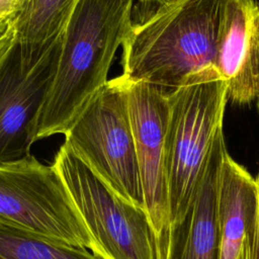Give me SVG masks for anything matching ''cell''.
<instances>
[{
  "label": "cell",
  "mask_w": 259,
  "mask_h": 259,
  "mask_svg": "<svg viewBox=\"0 0 259 259\" xmlns=\"http://www.w3.org/2000/svg\"><path fill=\"white\" fill-rule=\"evenodd\" d=\"M63 33V32H62ZM62 34L30 69H24L14 19L0 46V164L30 155L37 116L53 83Z\"/></svg>",
  "instance_id": "7"
},
{
  "label": "cell",
  "mask_w": 259,
  "mask_h": 259,
  "mask_svg": "<svg viewBox=\"0 0 259 259\" xmlns=\"http://www.w3.org/2000/svg\"><path fill=\"white\" fill-rule=\"evenodd\" d=\"M0 259H102L83 247L0 227Z\"/></svg>",
  "instance_id": "13"
},
{
  "label": "cell",
  "mask_w": 259,
  "mask_h": 259,
  "mask_svg": "<svg viewBox=\"0 0 259 259\" xmlns=\"http://www.w3.org/2000/svg\"><path fill=\"white\" fill-rule=\"evenodd\" d=\"M229 100L249 104L259 96V4L228 0L215 56Z\"/></svg>",
  "instance_id": "10"
},
{
  "label": "cell",
  "mask_w": 259,
  "mask_h": 259,
  "mask_svg": "<svg viewBox=\"0 0 259 259\" xmlns=\"http://www.w3.org/2000/svg\"><path fill=\"white\" fill-rule=\"evenodd\" d=\"M257 181V205L254 218L249 226L247 236L238 259H259V171L255 175Z\"/></svg>",
  "instance_id": "14"
},
{
  "label": "cell",
  "mask_w": 259,
  "mask_h": 259,
  "mask_svg": "<svg viewBox=\"0 0 259 259\" xmlns=\"http://www.w3.org/2000/svg\"><path fill=\"white\" fill-rule=\"evenodd\" d=\"M0 227L95 251L60 174L31 155L0 164Z\"/></svg>",
  "instance_id": "6"
},
{
  "label": "cell",
  "mask_w": 259,
  "mask_h": 259,
  "mask_svg": "<svg viewBox=\"0 0 259 259\" xmlns=\"http://www.w3.org/2000/svg\"><path fill=\"white\" fill-rule=\"evenodd\" d=\"M17 15V0H0V36Z\"/></svg>",
  "instance_id": "15"
},
{
  "label": "cell",
  "mask_w": 259,
  "mask_h": 259,
  "mask_svg": "<svg viewBox=\"0 0 259 259\" xmlns=\"http://www.w3.org/2000/svg\"><path fill=\"white\" fill-rule=\"evenodd\" d=\"M228 0H173L133 24L121 45V76L167 90L215 66Z\"/></svg>",
  "instance_id": "2"
},
{
  "label": "cell",
  "mask_w": 259,
  "mask_h": 259,
  "mask_svg": "<svg viewBox=\"0 0 259 259\" xmlns=\"http://www.w3.org/2000/svg\"><path fill=\"white\" fill-rule=\"evenodd\" d=\"M227 153L221 128L212 140L186 215L170 227L165 259H221L218 188Z\"/></svg>",
  "instance_id": "9"
},
{
  "label": "cell",
  "mask_w": 259,
  "mask_h": 259,
  "mask_svg": "<svg viewBox=\"0 0 259 259\" xmlns=\"http://www.w3.org/2000/svg\"><path fill=\"white\" fill-rule=\"evenodd\" d=\"M120 77L127 97L145 209L167 250L170 231L166 166L169 90Z\"/></svg>",
  "instance_id": "8"
},
{
  "label": "cell",
  "mask_w": 259,
  "mask_h": 259,
  "mask_svg": "<svg viewBox=\"0 0 259 259\" xmlns=\"http://www.w3.org/2000/svg\"><path fill=\"white\" fill-rule=\"evenodd\" d=\"M135 0H79L62 33L57 71L36 119L34 142L65 134L107 83L132 24Z\"/></svg>",
  "instance_id": "1"
},
{
  "label": "cell",
  "mask_w": 259,
  "mask_h": 259,
  "mask_svg": "<svg viewBox=\"0 0 259 259\" xmlns=\"http://www.w3.org/2000/svg\"><path fill=\"white\" fill-rule=\"evenodd\" d=\"M8 28V27H7ZM6 33H7V29L4 31V33L0 36V46L2 45V42L4 41V39H5V37H6Z\"/></svg>",
  "instance_id": "18"
},
{
  "label": "cell",
  "mask_w": 259,
  "mask_h": 259,
  "mask_svg": "<svg viewBox=\"0 0 259 259\" xmlns=\"http://www.w3.org/2000/svg\"><path fill=\"white\" fill-rule=\"evenodd\" d=\"M53 166L63 179L102 259H165L166 247L145 208L117 195L68 146Z\"/></svg>",
  "instance_id": "4"
},
{
  "label": "cell",
  "mask_w": 259,
  "mask_h": 259,
  "mask_svg": "<svg viewBox=\"0 0 259 259\" xmlns=\"http://www.w3.org/2000/svg\"><path fill=\"white\" fill-rule=\"evenodd\" d=\"M258 4H259V0H258Z\"/></svg>",
  "instance_id": "20"
},
{
  "label": "cell",
  "mask_w": 259,
  "mask_h": 259,
  "mask_svg": "<svg viewBox=\"0 0 259 259\" xmlns=\"http://www.w3.org/2000/svg\"><path fill=\"white\" fill-rule=\"evenodd\" d=\"M257 181L229 152L223 160L218 188L221 259H238L257 205Z\"/></svg>",
  "instance_id": "11"
},
{
  "label": "cell",
  "mask_w": 259,
  "mask_h": 259,
  "mask_svg": "<svg viewBox=\"0 0 259 259\" xmlns=\"http://www.w3.org/2000/svg\"><path fill=\"white\" fill-rule=\"evenodd\" d=\"M139 1L144 2V3H154V4H157V6H158V5H162V4L171 2L173 0H139Z\"/></svg>",
  "instance_id": "17"
},
{
  "label": "cell",
  "mask_w": 259,
  "mask_h": 259,
  "mask_svg": "<svg viewBox=\"0 0 259 259\" xmlns=\"http://www.w3.org/2000/svg\"><path fill=\"white\" fill-rule=\"evenodd\" d=\"M79 0H29L14 18L22 66L33 67L62 34Z\"/></svg>",
  "instance_id": "12"
},
{
  "label": "cell",
  "mask_w": 259,
  "mask_h": 259,
  "mask_svg": "<svg viewBox=\"0 0 259 259\" xmlns=\"http://www.w3.org/2000/svg\"><path fill=\"white\" fill-rule=\"evenodd\" d=\"M168 98L166 166L172 227L191 204L212 140L223 128L229 97L226 80L209 66L169 90Z\"/></svg>",
  "instance_id": "3"
},
{
  "label": "cell",
  "mask_w": 259,
  "mask_h": 259,
  "mask_svg": "<svg viewBox=\"0 0 259 259\" xmlns=\"http://www.w3.org/2000/svg\"><path fill=\"white\" fill-rule=\"evenodd\" d=\"M29 0H17V15L24 9ZM16 15V16H17Z\"/></svg>",
  "instance_id": "16"
},
{
  "label": "cell",
  "mask_w": 259,
  "mask_h": 259,
  "mask_svg": "<svg viewBox=\"0 0 259 259\" xmlns=\"http://www.w3.org/2000/svg\"><path fill=\"white\" fill-rule=\"evenodd\" d=\"M256 100H257V108H258V111H259V96H258V98Z\"/></svg>",
  "instance_id": "19"
},
{
  "label": "cell",
  "mask_w": 259,
  "mask_h": 259,
  "mask_svg": "<svg viewBox=\"0 0 259 259\" xmlns=\"http://www.w3.org/2000/svg\"><path fill=\"white\" fill-rule=\"evenodd\" d=\"M64 135V144L112 191L145 208L127 97L120 76L107 81Z\"/></svg>",
  "instance_id": "5"
}]
</instances>
